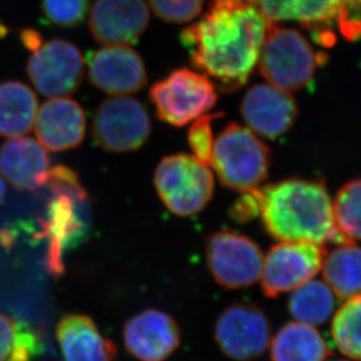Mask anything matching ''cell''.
Segmentation results:
<instances>
[{
    "mask_svg": "<svg viewBox=\"0 0 361 361\" xmlns=\"http://www.w3.org/2000/svg\"><path fill=\"white\" fill-rule=\"evenodd\" d=\"M85 59L76 44L63 39L42 41L28 59V79L47 97L75 92L85 78Z\"/></svg>",
    "mask_w": 361,
    "mask_h": 361,
    "instance_id": "30bf717a",
    "label": "cell"
},
{
    "mask_svg": "<svg viewBox=\"0 0 361 361\" xmlns=\"http://www.w3.org/2000/svg\"><path fill=\"white\" fill-rule=\"evenodd\" d=\"M337 21L345 39L357 40L360 35V0H341Z\"/></svg>",
    "mask_w": 361,
    "mask_h": 361,
    "instance_id": "4dcf8cb0",
    "label": "cell"
},
{
    "mask_svg": "<svg viewBox=\"0 0 361 361\" xmlns=\"http://www.w3.org/2000/svg\"><path fill=\"white\" fill-rule=\"evenodd\" d=\"M222 116L224 114L221 113L202 115L193 121L188 130V145L191 147L192 156L208 166L211 165L212 152L214 145L212 124Z\"/></svg>",
    "mask_w": 361,
    "mask_h": 361,
    "instance_id": "f1b7e54d",
    "label": "cell"
},
{
    "mask_svg": "<svg viewBox=\"0 0 361 361\" xmlns=\"http://www.w3.org/2000/svg\"><path fill=\"white\" fill-rule=\"evenodd\" d=\"M149 97L157 117L171 126H186L213 109L218 101L215 85L201 73L179 68L150 88Z\"/></svg>",
    "mask_w": 361,
    "mask_h": 361,
    "instance_id": "8992f818",
    "label": "cell"
},
{
    "mask_svg": "<svg viewBox=\"0 0 361 361\" xmlns=\"http://www.w3.org/2000/svg\"><path fill=\"white\" fill-rule=\"evenodd\" d=\"M324 282L341 300L360 295V249L353 242H343L325 252L323 264Z\"/></svg>",
    "mask_w": 361,
    "mask_h": 361,
    "instance_id": "603a6c76",
    "label": "cell"
},
{
    "mask_svg": "<svg viewBox=\"0 0 361 361\" xmlns=\"http://www.w3.org/2000/svg\"><path fill=\"white\" fill-rule=\"evenodd\" d=\"M334 361H348V360H334Z\"/></svg>",
    "mask_w": 361,
    "mask_h": 361,
    "instance_id": "e575fe53",
    "label": "cell"
},
{
    "mask_svg": "<svg viewBox=\"0 0 361 361\" xmlns=\"http://www.w3.org/2000/svg\"><path fill=\"white\" fill-rule=\"evenodd\" d=\"M267 233L279 241L343 243L324 183L291 178L255 190Z\"/></svg>",
    "mask_w": 361,
    "mask_h": 361,
    "instance_id": "7a4b0ae2",
    "label": "cell"
},
{
    "mask_svg": "<svg viewBox=\"0 0 361 361\" xmlns=\"http://www.w3.org/2000/svg\"><path fill=\"white\" fill-rule=\"evenodd\" d=\"M150 24L145 0H95L89 16V30L99 44H135Z\"/></svg>",
    "mask_w": 361,
    "mask_h": 361,
    "instance_id": "5bb4252c",
    "label": "cell"
},
{
    "mask_svg": "<svg viewBox=\"0 0 361 361\" xmlns=\"http://www.w3.org/2000/svg\"><path fill=\"white\" fill-rule=\"evenodd\" d=\"M147 4L161 20L185 24L201 13L204 0H147Z\"/></svg>",
    "mask_w": 361,
    "mask_h": 361,
    "instance_id": "f546056e",
    "label": "cell"
},
{
    "mask_svg": "<svg viewBox=\"0 0 361 361\" xmlns=\"http://www.w3.org/2000/svg\"><path fill=\"white\" fill-rule=\"evenodd\" d=\"M325 250L311 242L281 241L263 257L261 288L274 298L291 293L321 271Z\"/></svg>",
    "mask_w": 361,
    "mask_h": 361,
    "instance_id": "8fae6325",
    "label": "cell"
},
{
    "mask_svg": "<svg viewBox=\"0 0 361 361\" xmlns=\"http://www.w3.org/2000/svg\"><path fill=\"white\" fill-rule=\"evenodd\" d=\"M6 197V188H5V183H4L1 174H0V206L3 204L4 200Z\"/></svg>",
    "mask_w": 361,
    "mask_h": 361,
    "instance_id": "836d02e7",
    "label": "cell"
},
{
    "mask_svg": "<svg viewBox=\"0 0 361 361\" xmlns=\"http://www.w3.org/2000/svg\"><path fill=\"white\" fill-rule=\"evenodd\" d=\"M268 23L298 21L314 32L337 20L341 0H250Z\"/></svg>",
    "mask_w": 361,
    "mask_h": 361,
    "instance_id": "ffe728a7",
    "label": "cell"
},
{
    "mask_svg": "<svg viewBox=\"0 0 361 361\" xmlns=\"http://www.w3.org/2000/svg\"><path fill=\"white\" fill-rule=\"evenodd\" d=\"M44 350L42 338L30 324L0 311V361H32Z\"/></svg>",
    "mask_w": 361,
    "mask_h": 361,
    "instance_id": "d4e9b609",
    "label": "cell"
},
{
    "mask_svg": "<svg viewBox=\"0 0 361 361\" xmlns=\"http://www.w3.org/2000/svg\"><path fill=\"white\" fill-rule=\"evenodd\" d=\"M90 0H42L41 11L48 24L73 28L85 21Z\"/></svg>",
    "mask_w": 361,
    "mask_h": 361,
    "instance_id": "83f0119b",
    "label": "cell"
},
{
    "mask_svg": "<svg viewBox=\"0 0 361 361\" xmlns=\"http://www.w3.org/2000/svg\"><path fill=\"white\" fill-rule=\"evenodd\" d=\"M51 157L38 140L16 137L0 147V174L18 191L44 186Z\"/></svg>",
    "mask_w": 361,
    "mask_h": 361,
    "instance_id": "ac0fdd59",
    "label": "cell"
},
{
    "mask_svg": "<svg viewBox=\"0 0 361 361\" xmlns=\"http://www.w3.org/2000/svg\"><path fill=\"white\" fill-rule=\"evenodd\" d=\"M263 257L255 242L233 231L212 234L206 245L208 269L225 289H245L259 282Z\"/></svg>",
    "mask_w": 361,
    "mask_h": 361,
    "instance_id": "9c48e42d",
    "label": "cell"
},
{
    "mask_svg": "<svg viewBox=\"0 0 361 361\" xmlns=\"http://www.w3.org/2000/svg\"><path fill=\"white\" fill-rule=\"evenodd\" d=\"M211 165L226 188L247 193L266 180L271 152L252 130L231 122L214 140Z\"/></svg>",
    "mask_w": 361,
    "mask_h": 361,
    "instance_id": "3957f363",
    "label": "cell"
},
{
    "mask_svg": "<svg viewBox=\"0 0 361 361\" xmlns=\"http://www.w3.org/2000/svg\"><path fill=\"white\" fill-rule=\"evenodd\" d=\"M56 339L65 361H114L117 348L103 337L92 318L66 314L56 325Z\"/></svg>",
    "mask_w": 361,
    "mask_h": 361,
    "instance_id": "d6986e66",
    "label": "cell"
},
{
    "mask_svg": "<svg viewBox=\"0 0 361 361\" xmlns=\"http://www.w3.org/2000/svg\"><path fill=\"white\" fill-rule=\"evenodd\" d=\"M332 216L338 234L344 242L360 239V180L348 181L332 200Z\"/></svg>",
    "mask_w": 361,
    "mask_h": 361,
    "instance_id": "4316f807",
    "label": "cell"
},
{
    "mask_svg": "<svg viewBox=\"0 0 361 361\" xmlns=\"http://www.w3.org/2000/svg\"><path fill=\"white\" fill-rule=\"evenodd\" d=\"M151 120L147 108L129 96H113L101 103L92 122V137L103 150L126 154L147 143Z\"/></svg>",
    "mask_w": 361,
    "mask_h": 361,
    "instance_id": "ba28073f",
    "label": "cell"
},
{
    "mask_svg": "<svg viewBox=\"0 0 361 361\" xmlns=\"http://www.w3.org/2000/svg\"><path fill=\"white\" fill-rule=\"evenodd\" d=\"M271 361H325L330 348L316 326L293 321L281 327L269 344Z\"/></svg>",
    "mask_w": 361,
    "mask_h": 361,
    "instance_id": "7402d4cb",
    "label": "cell"
},
{
    "mask_svg": "<svg viewBox=\"0 0 361 361\" xmlns=\"http://www.w3.org/2000/svg\"><path fill=\"white\" fill-rule=\"evenodd\" d=\"M89 80L111 96H128L145 87L147 74L143 60L128 44H109L88 58Z\"/></svg>",
    "mask_w": 361,
    "mask_h": 361,
    "instance_id": "4fadbf2b",
    "label": "cell"
},
{
    "mask_svg": "<svg viewBox=\"0 0 361 361\" xmlns=\"http://www.w3.org/2000/svg\"><path fill=\"white\" fill-rule=\"evenodd\" d=\"M322 60L300 32L268 23L259 51L261 75L284 92H297L314 80Z\"/></svg>",
    "mask_w": 361,
    "mask_h": 361,
    "instance_id": "277c9868",
    "label": "cell"
},
{
    "mask_svg": "<svg viewBox=\"0 0 361 361\" xmlns=\"http://www.w3.org/2000/svg\"><path fill=\"white\" fill-rule=\"evenodd\" d=\"M267 27L250 0H212L202 17L181 31L180 40L195 69L222 92H234L257 66Z\"/></svg>",
    "mask_w": 361,
    "mask_h": 361,
    "instance_id": "6da1fadb",
    "label": "cell"
},
{
    "mask_svg": "<svg viewBox=\"0 0 361 361\" xmlns=\"http://www.w3.org/2000/svg\"><path fill=\"white\" fill-rule=\"evenodd\" d=\"M35 135L46 150L53 152L72 150L85 140L87 117L74 99L51 97L38 109Z\"/></svg>",
    "mask_w": 361,
    "mask_h": 361,
    "instance_id": "e0dca14e",
    "label": "cell"
},
{
    "mask_svg": "<svg viewBox=\"0 0 361 361\" xmlns=\"http://www.w3.org/2000/svg\"><path fill=\"white\" fill-rule=\"evenodd\" d=\"M242 197L232 207V216L239 221H247L259 215V204L255 191L241 193Z\"/></svg>",
    "mask_w": 361,
    "mask_h": 361,
    "instance_id": "1f68e13d",
    "label": "cell"
},
{
    "mask_svg": "<svg viewBox=\"0 0 361 361\" xmlns=\"http://www.w3.org/2000/svg\"><path fill=\"white\" fill-rule=\"evenodd\" d=\"M39 102L33 89L24 82H0V136L23 137L31 133Z\"/></svg>",
    "mask_w": 361,
    "mask_h": 361,
    "instance_id": "44dd1931",
    "label": "cell"
},
{
    "mask_svg": "<svg viewBox=\"0 0 361 361\" xmlns=\"http://www.w3.org/2000/svg\"><path fill=\"white\" fill-rule=\"evenodd\" d=\"M20 38L25 48H27L28 51H35L42 44V41H44L41 33L35 31V30H32V28L23 30L20 33Z\"/></svg>",
    "mask_w": 361,
    "mask_h": 361,
    "instance_id": "d6a6232c",
    "label": "cell"
},
{
    "mask_svg": "<svg viewBox=\"0 0 361 361\" xmlns=\"http://www.w3.org/2000/svg\"><path fill=\"white\" fill-rule=\"evenodd\" d=\"M123 341L130 355L140 361H165L179 348L181 332L170 314L147 309L126 322Z\"/></svg>",
    "mask_w": 361,
    "mask_h": 361,
    "instance_id": "9a60e30c",
    "label": "cell"
},
{
    "mask_svg": "<svg viewBox=\"0 0 361 361\" xmlns=\"http://www.w3.org/2000/svg\"><path fill=\"white\" fill-rule=\"evenodd\" d=\"M242 117L249 129L267 140H276L296 122L298 106L289 92L271 85H252L241 103Z\"/></svg>",
    "mask_w": 361,
    "mask_h": 361,
    "instance_id": "2e32d148",
    "label": "cell"
},
{
    "mask_svg": "<svg viewBox=\"0 0 361 361\" xmlns=\"http://www.w3.org/2000/svg\"><path fill=\"white\" fill-rule=\"evenodd\" d=\"M154 188L172 214L192 216L202 211L214 193V174L192 154L163 158L154 172Z\"/></svg>",
    "mask_w": 361,
    "mask_h": 361,
    "instance_id": "5b68a950",
    "label": "cell"
},
{
    "mask_svg": "<svg viewBox=\"0 0 361 361\" xmlns=\"http://www.w3.org/2000/svg\"><path fill=\"white\" fill-rule=\"evenodd\" d=\"M360 295L344 300V304L334 312L331 336L341 353L360 360Z\"/></svg>",
    "mask_w": 361,
    "mask_h": 361,
    "instance_id": "484cf974",
    "label": "cell"
},
{
    "mask_svg": "<svg viewBox=\"0 0 361 361\" xmlns=\"http://www.w3.org/2000/svg\"><path fill=\"white\" fill-rule=\"evenodd\" d=\"M51 193L53 197L48 201L44 219H40V231L35 238L47 242L44 266L51 276L59 279L65 271V252L79 245L88 231L81 214L82 208L88 202V193L85 190Z\"/></svg>",
    "mask_w": 361,
    "mask_h": 361,
    "instance_id": "52a82bcc",
    "label": "cell"
},
{
    "mask_svg": "<svg viewBox=\"0 0 361 361\" xmlns=\"http://www.w3.org/2000/svg\"><path fill=\"white\" fill-rule=\"evenodd\" d=\"M271 324L261 309L252 304L235 303L222 311L215 323L214 338L229 358L250 361L269 348Z\"/></svg>",
    "mask_w": 361,
    "mask_h": 361,
    "instance_id": "7c38bea8",
    "label": "cell"
},
{
    "mask_svg": "<svg viewBox=\"0 0 361 361\" xmlns=\"http://www.w3.org/2000/svg\"><path fill=\"white\" fill-rule=\"evenodd\" d=\"M337 296L324 281H307L291 291L288 310L293 319L311 326L326 323L336 310Z\"/></svg>",
    "mask_w": 361,
    "mask_h": 361,
    "instance_id": "cb8c5ba5",
    "label": "cell"
}]
</instances>
